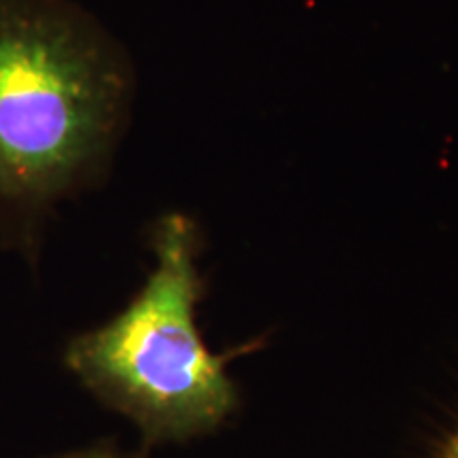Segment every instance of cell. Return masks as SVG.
I'll list each match as a JSON object with an SVG mask.
<instances>
[{"instance_id": "2", "label": "cell", "mask_w": 458, "mask_h": 458, "mask_svg": "<svg viewBox=\"0 0 458 458\" xmlns=\"http://www.w3.org/2000/svg\"><path fill=\"white\" fill-rule=\"evenodd\" d=\"M153 267L122 312L64 344L62 363L98 403L131 422L140 442L185 444L215 433L238 410L223 354L198 329V232L170 213L151 236Z\"/></svg>"}, {"instance_id": "4", "label": "cell", "mask_w": 458, "mask_h": 458, "mask_svg": "<svg viewBox=\"0 0 458 458\" xmlns=\"http://www.w3.org/2000/svg\"><path fill=\"white\" fill-rule=\"evenodd\" d=\"M439 458H458V428L452 433V437L444 444L442 452H439Z\"/></svg>"}, {"instance_id": "3", "label": "cell", "mask_w": 458, "mask_h": 458, "mask_svg": "<svg viewBox=\"0 0 458 458\" xmlns=\"http://www.w3.org/2000/svg\"><path fill=\"white\" fill-rule=\"evenodd\" d=\"M37 458H140L134 452L119 448L117 444L111 442H96L89 445H81V448H72L64 452H55V454L37 456Z\"/></svg>"}, {"instance_id": "1", "label": "cell", "mask_w": 458, "mask_h": 458, "mask_svg": "<svg viewBox=\"0 0 458 458\" xmlns=\"http://www.w3.org/2000/svg\"><path fill=\"white\" fill-rule=\"evenodd\" d=\"M119 43L72 0H0V249L38 270L51 221L102 179L130 117Z\"/></svg>"}]
</instances>
